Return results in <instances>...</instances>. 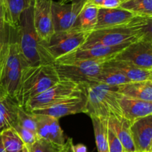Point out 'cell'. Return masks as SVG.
<instances>
[{"instance_id": "cell-1", "label": "cell", "mask_w": 152, "mask_h": 152, "mask_svg": "<svg viewBox=\"0 0 152 152\" xmlns=\"http://www.w3.org/2000/svg\"><path fill=\"white\" fill-rule=\"evenodd\" d=\"M152 17L137 16L126 25L91 32L86 42L82 46L101 45L116 46L132 43L144 38L152 39Z\"/></svg>"}, {"instance_id": "cell-2", "label": "cell", "mask_w": 152, "mask_h": 152, "mask_svg": "<svg viewBox=\"0 0 152 152\" xmlns=\"http://www.w3.org/2000/svg\"><path fill=\"white\" fill-rule=\"evenodd\" d=\"M86 96L85 114L90 117L121 121L123 117L120 105V94L117 87H112L97 83L80 84Z\"/></svg>"}, {"instance_id": "cell-3", "label": "cell", "mask_w": 152, "mask_h": 152, "mask_svg": "<svg viewBox=\"0 0 152 152\" xmlns=\"http://www.w3.org/2000/svg\"><path fill=\"white\" fill-rule=\"evenodd\" d=\"M59 81L54 64L28 65L22 69L16 100L22 107Z\"/></svg>"}, {"instance_id": "cell-4", "label": "cell", "mask_w": 152, "mask_h": 152, "mask_svg": "<svg viewBox=\"0 0 152 152\" xmlns=\"http://www.w3.org/2000/svg\"><path fill=\"white\" fill-rule=\"evenodd\" d=\"M16 29V38L19 49L28 65L53 63L41 45L34 25L33 5L24 10L20 15Z\"/></svg>"}, {"instance_id": "cell-5", "label": "cell", "mask_w": 152, "mask_h": 152, "mask_svg": "<svg viewBox=\"0 0 152 152\" xmlns=\"http://www.w3.org/2000/svg\"><path fill=\"white\" fill-rule=\"evenodd\" d=\"M108 60H76L54 62L59 80H68L77 85L89 83L101 71Z\"/></svg>"}, {"instance_id": "cell-6", "label": "cell", "mask_w": 152, "mask_h": 152, "mask_svg": "<svg viewBox=\"0 0 152 152\" xmlns=\"http://www.w3.org/2000/svg\"><path fill=\"white\" fill-rule=\"evenodd\" d=\"M90 34L91 32L74 29L54 32L47 42H41V45L50 59L55 62L81 47Z\"/></svg>"}, {"instance_id": "cell-7", "label": "cell", "mask_w": 152, "mask_h": 152, "mask_svg": "<svg viewBox=\"0 0 152 152\" xmlns=\"http://www.w3.org/2000/svg\"><path fill=\"white\" fill-rule=\"evenodd\" d=\"M83 91V88L80 85L68 80H59L53 87L30 99L24 108L28 111L46 108L73 96L80 94Z\"/></svg>"}, {"instance_id": "cell-8", "label": "cell", "mask_w": 152, "mask_h": 152, "mask_svg": "<svg viewBox=\"0 0 152 152\" xmlns=\"http://www.w3.org/2000/svg\"><path fill=\"white\" fill-rule=\"evenodd\" d=\"M114 59L152 70V39L144 38L132 42Z\"/></svg>"}, {"instance_id": "cell-9", "label": "cell", "mask_w": 152, "mask_h": 152, "mask_svg": "<svg viewBox=\"0 0 152 152\" xmlns=\"http://www.w3.org/2000/svg\"><path fill=\"white\" fill-rule=\"evenodd\" d=\"M88 3V0H72L68 4L52 1V21L54 32L71 29L79 13Z\"/></svg>"}, {"instance_id": "cell-10", "label": "cell", "mask_w": 152, "mask_h": 152, "mask_svg": "<svg viewBox=\"0 0 152 152\" xmlns=\"http://www.w3.org/2000/svg\"><path fill=\"white\" fill-rule=\"evenodd\" d=\"M131 43L116 46L94 45L81 46L71 53L62 56L55 62H69L76 60H110L113 59L122 50Z\"/></svg>"}, {"instance_id": "cell-11", "label": "cell", "mask_w": 152, "mask_h": 152, "mask_svg": "<svg viewBox=\"0 0 152 152\" xmlns=\"http://www.w3.org/2000/svg\"><path fill=\"white\" fill-rule=\"evenodd\" d=\"M86 106V96L83 91L80 94L73 96L46 108L34 109L29 112L48 115L59 120V118L65 116L85 113Z\"/></svg>"}, {"instance_id": "cell-12", "label": "cell", "mask_w": 152, "mask_h": 152, "mask_svg": "<svg viewBox=\"0 0 152 152\" xmlns=\"http://www.w3.org/2000/svg\"><path fill=\"white\" fill-rule=\"evenodd\" d=\"M53 0H34L33 19L37 34L41 42H47L54 33L51 5Z\"/></svg>"}, {"instance_id": "cell-13", "label": "cell", "mask_w": 152, "mask_h": 152, "mask_svg": "<svg viewBox=\"0 0 152 152\" xmlns=\"http://www.w3.org/2000/svg\"><path fill=\"white\" fill-rule=\"evenodd\" d=\"M33 114L37 123L38 139L45 140L59 145L65 143V134L58 119L43 114Z\"/></svg>"}, {"instance_id": "cell-14", "label": "cell", "mask_w": 152, "mask_h": 152, "mask_svg": "<svg viewBox=\"0 0 152 152\" xmlns=\"http://www.w3.org/2000/svg\"><path fill=\"white\" fill-rule=\"evenodd\" d=\"M130 130L135 152H152V115L133 122Z\"/></svg>"}, {"instance_id": "cell-15", "label": "cell", "mask_w": 152, "mask_h": 152, "mask_svg": "<svg viewBox=\"0 0 152 152\" xmlns=\"http://www.w3.org/2000/svg\"><path fill=\"white\" fill-rule=\"evenodd\" d=\"M137 16H139L120 7L114 9L99 8L97 22L94 31L126 25Z\"/></svg>"}, {"instance_id": "cell-16", "label": "cell", "mask_w": 152, "mask_h": 152, "mask_svg": "<svg viewBox=\"0 0 152 152\" xmlns=\"http://www.w3.org/2000/svg\"><path fill=\"white\" fill-rule=\"evenodd\" d=\"M120 105L123 117L131 123L152 115V102L126 97L120 94Z\"/></svg>"}, {"instance_id": "cell-17", "label": "cell", "mask_w": 152, "mask_h": 152, "mask_svg": "<svg viewBox=\"0 0 152 152\" xmlns=\"http://www.w3.org/2000/svg\"><path fill=\"white\" fill-rule=\"evenodd\" d=\"M20 107L16 98L0 88V132L17 124L18 110Z\"/></svg>"}, {"instance_id": "cell-18", "label": "cell", "mask_w": 152, "mask_h": 152, "mask_svg": "<svg viewBox=\"0 0 152 152\" xmlns=\"http://www.w3.org/2000/svg\"><path fill=\"white\" fill-rule=\"evenodd\" d=\"M117 91L126 97L152 102V81L129 82L117 86Z\"/></svg>"}, {"instance_id": "cell-19", "label": "cell", "mask_w": 152, "mask_h": 152, "mask_svg": "<svg viewBox=\"0 0 152 152\" xmlns=\"http://www.w3.org/2000/svg\"><path fill=\"white\" fill-rule=\"evenodd\" d=\"M105 63L123 74L131 82L152 81V70L139 68L114 59L106 61Z\"/></svg>"}, {"instance_id": "cell-20", "label": "cell", "mask_w": 152, "mask_h": 152, "mask_svg": "<svg viewBox=\"0 0 152 152\" xmlns=\"http://www.w3.org/2000/svg\"><path fill=\"white\" fill-rule=\"evenodd\" d=\"M34 0H4L3 19L13 28H16L24 10L33 5Z\"/></svg>"}, {"instance_id": "cell-21", "label": "cell", "mask_w": 152, "mask_h": 152, "mask_svg": "<svg viewBox=\"0 0 152 152\" xmlns=\"http://www.w3.org/2000/svg\"><path fill=\"white\" fill-rule=\"evenodd\" d=\"M99 7L88 3L77 16L71 29L84 32H91L97 22Z\"/></svg>"}, {"instance_id": "cell-22", "label": "cell", "mask_w": 152, "mask_h": 152, "mask_svg": "<svg viewBox=\"0 0 152 152\" xmlns=\"http://www.w3.org/2000/svg\"><path fill=\"white\" fill-rule=\"evenodd\" d=\"M131 124L132 123L125 118H123L121 121H118L115 119L108 120V125L115 132L116 135L123 145L124 151L126 152H135L131 134Z\"/></svg>"}, {"instance_id": "cell-23", "label": "cell", "mask_w": 152, "mask_h": 152, "mask_svg": "<svg viewBox=\"0 0 152 152\" xmlns=\"http://www.w3.org/2000/svg\"><path fill=\"white\" fill-rule=\"evenodd\" d=\"M129 82H131L130 80L126 78L123 74L111 68L105 62L99 74L96 77L92 79L89 83H97L108 86L117 87Z\"/></svg>"}, {"instance_id": "cell-24", "label": "cell", "mask_w": 152, "mask_h": 152, "mask_svg": "<svg viewBox=\"0 0 152 152\" xmlns=\"http://www.w3.org/2000/svg\"><path fill=\"white\" fill-rule=\"evenodd\" d=\"M94 132L95 141L98 152H108V120L91 117Z\"/></svg>"}, {"instance_id": "cell-25", "label": "cell", "mask_w": 152, "mask_h": 152, "mask_svg": "<svg viewBox=\"0 0 152 152\" xmlns=\"http://www.w3.org/2000/svg\"><path fill=\"white\" fill-rule=\"evenodd\" d=\"M11 39V26L0 18V77L8 54Z\"/></svg>"}, {"instance_id": "cell-26", "label": "cell", "mask_w": 152, "mask_h": 152, "mask_svg": "<svg viewBox=\"0 0 152 152\" xmlns=\"http://www.w3.org/2000/svg\"><path fill=\"white\" fill-rule=\"evenodd\" d=\"M120 7L137 16L152 17V0H127Z\"/></svg>"}, {"instance_id": "cell-27", "label": "cell", "mask_w": 152, "mask_h": 152, "mask_svg": "<svg viewBox=\"0 0 152 152\" xmlns=\"http://www.w3.org/2000/svg\"><path fill=\"white\" fill-rule=\"evenodd\" d=\"M3 147L6 152H17L23 149L25 144L15 130L12 128L0 132Z\"/></svg>"}, {"instance_id": "cell-28", "label": "cell", "mask_w": 152, "mask_h": 152, "mask_svg": "<svg viewBox=\"0 0 152 152\" xmlns=\"http://www.w3.org/2000/svg\"><path fill=\"white\" fill-rule=\"evenodd\" d=\"M17 124L21 127L37 134V123L34 114L21 106L18 110Z\"/></svg>"}, {"instance_id": "cell-29", "label": "cell", "mask_w": 152, "mask_h": 152, "mask_svg": "<svg viewBox=\"0 0 152 152\" xmlns=\"http://www.w3.org/2000/svg\"><path fill=\"white\" fill-rule=\"evenodd\" d=\"M64 145L65 144L59 145L45 140L37 139L31 146L28 148L30 152H63Z\"/></svg>"}, {"instance_id": "cell-30", "label": "cell", "mask_w": 152, "mask_h": 152, "mask_svg": "<svg viewBox=\"0 0 152 152\" xmlns=\"http://www.w3.org/2000/svg\"><path fill=\"white\" fill-rule=\"evenodd\" d=\"M12 129H14L15 132L17 133V134L19 135L20 139L23 142V143L27 147L31 146L37 141V140L38 139L37 134L34 133V132L28 130V129L21 127L18 124L15 125Z\"/></svg>"}, {"instance_id": "cell-31", "label": "cell", "mask_w": 152, "mask_h": 152, "mask_svg": "<svg viewBox=\"0 0 152 152\" xmlns=\"http://www.w3.org/2000/svg\"><path fill=\"white\" fill-rule=\"evenodd\" d=\"M108 152H125L121 142L109 125L108 132Z\"/></svg>"}, {"instance_id": "cell-32", "label": "cell", "mask_w": 152, "mask_h": 152, "mask_svg": "<svg viewBox=\"0 0 152 152\" xmlns=\"http://www.w3.org/2000/svg\"><path fill=\"white\" fill-rule=\"evenodd\" d=\"M122 1L120 0H105L99 8L114 9L120 7Z\"/></svg>"}, {"instance_id": "cell-33", "label": "cell", "mask_w": 152, "mask_h": 152, "mask_svg": "<svg viewBox=\"0 0 152 152\" xmlns=\"http://www.w3.org/2000/svg\"><path fill=\"white\" fill-rule=\"evenodd\" d=\"M73 140L72 138H68L65 141V145H64L63 152H74L73 151Z\"/></svg>"}, {"instance_id": "cell-34", "label": "cell", "mask_w": 152, "mask_h": 152, "mask_svg": "<svg viewBox=\"0 0 152 152\" xmlns=\"http://www.w3.org/2000/svg\"><path fill=\"white\" fill-rule=\"evenodd\" d=\"M73 151L74 152H88L87 147L82 143L73 145Z\"/></svg>"}, {"instance_id": "cell-35", "label": "cell", "mask_w": 152, "mask_h": 152, "mask_svg": "<svg viewBox=\"0 0 152 152\" xmlns=\"http://www.w3.org/2000/svg\"><path fill=\"white\" fill-rule=\"evenodd\" d=\"M104 1L105 0H88V4H91L93 5L96 6L97 7H99Z\"/></svg>"}, {"instance_id": "cell-36", "label": "cell", "mask_w": 152, "mask_h": 152, "mask_svg": "<svg viewBox=\"0 0 152 152\" xmlns=\"http://www.w3.org/2000/svg\"><path fill=\"white\" fill-rule=\"evenodd\" d=\"M0 152H6L5 150H4V147H3L2 142H1V136H0Z\"/></svg>"}, {"instance_id": "cell-37", "label": "cell", "mask_w": 152, "mask_h": 152, "mask_svg": "<svg viewBox=\"0 0 152 152\" xmlns=\"http://www.w3.org/2000/svg\"><path fill=\"white\" fill-rule=\"evenodd\" d=\"M72 0H59V2L62 3V4H68V3H71Z\"/></svg>"}, {"instance_id": "cell-38", "label": "cell", "mask_w": 152, "mask_h": 152, "mask_svg": "<svg viewBox=\"0 0 152 152\" xmlns=\"http://www.w3.org/2000/svg\"><path fill=\"white\" fill-rule=\"evenodd\" d=\"M4 0H0V7L1 9V11L3 12V8H4ZM3 16V13H2Z\"/></svg>"}, {"instance_id": "cell-39", "label": "cell", "mask_w": 152, "mask_h": 152, "mask_svg": "<svg viewBox=\"0 0 152 152\" xmlns=\"http://www.w3.org/2000/svg\"><path fill=\"white\" fill-rule=\"evenodd\" d=\"M23 152H30L29 148L25 145V147H24V148H23Z\"/></svg>"}, {"instance_id": "cell-40", "label": "cell", "mask_w": 152, "mask_h": 152, "mask_svg": "<svg viewBox=\"0 0 152 152\" xmlns=\"http://www.w3.org/2000/svg\"><path fill=\"white\" fill-rule=\"evenodd\" d=\"M0 18H3V16H2V11H1V7H0Z\"/></svg>"}, {"instance_id": "cell-41", "label": "cell", "mask_w": 152, "mask_h": 152, "mask_svg": "<svg viewBox=\"0 0 152 152\" xmlns=\"http://www.w3.org/2000/svg\"><path fill=\"white\" fill-rule=\"evenodd\" d=\"M120 1H122V2H124V1H127V0H120Z\"/></svg>"}, {"instance_id": "cell-42", "label": "cell", "mask_w": 152, "mask_h": 152, "mask_svg": "<svg viewBox=\"0 0 152 152\" xmlns=\"http://www.w3.org/2000/svg\"><path fill=\"white\" fill-rule=\"evenodd\" d=\"M17 152H23V149L21 150V151H17Z\"/></svg>"}, {"instance_id": "cell-43", "label": "cell", "mask_w": 152, "mask_h": 152, "mask_svg": "<svg viewBox=\"0 0 152 152\" xmlns=\"http://www.w3.org/2000/svg\"><path fill=\"white\" fill-rule=\"evenodd\" d=\"M125 152H126V151H125Z\"/></svg>"}]
</instances>
